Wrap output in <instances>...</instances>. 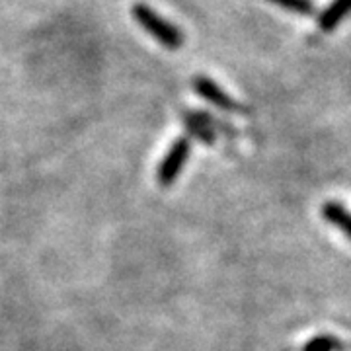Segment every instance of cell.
I'll list each match as a JSON object with an SVG mask.
<instances>
[{
  "mask_svg": "<svg viewBox=\"0 0 351 351\" xmlns=\"http://www.w3.org/2000/svg\"><path fill=\"white\" fill-rule=\"evenodd\" d=\"M131 14L137 22L152 39H156L162 47L170 51L182 49L184 45V34L182 29L174 25L172 22H168L166 18H162L156 10H152L149 4L138 2L131 8Z\"/></svg>",
  "mask_w": 351,
  "mask_h": 351,
  "instance_id": "cell-1",
  "label": "cell"
},
{
  "mask_svg": "<svg viewBox=\"0 0 351 351\" xmlns=\"http://www.w3.org/2000/svg\"><path fill=\"white\" fill-rule=\"evenodd\" d=\"M189 154H191V143L188 137H178L172 143L170 151L166 152V156L162 158V162L158 164L156 170V182L168 188L176 182V178L182 174L184 166L188 162Z\"/></svg>",
  "mask_w": 351,
  "mask_h": 351,
  "instance_id": "cell-2",
  "label": "cell"
},
{
  "mask_svg": "<svg viewBox=\"0 0 351 351\" xmlns=\"http://www.w3.org/2000/svg\"><path fill=\"white\" fill-rule=\"evenodd\" d=\"M193 90L199 94L201 98L205 101H209L211 106L223 110V112H232V113H244L246 110L240 106L239 101L232 100L228 94H226L223 88L219 86L215 80H211L209 76H193V82H191Z\"/></svg>",
  "mask_w": 351,
  "mask_h": 351,
  "instance_id": "cell-3",
  "label": "cell"
},
{
  "mask_svg": "<svg viewBox=\"0 0 351 351\" xmlns=\"http://www.w3.org/2000/svg\"><path fill=\"white\" fill-rule=\"evenodd\" d=\"M182 119H184V125H186L191 137H195L205 145H215L217 137H215L213 127H211V121H209V115L186 110L182 113Z\"/></svg>",
  "mask_w": 351,
  "mask_h": 351,
  "instance_id": "cell-4",
  "label": "cell"
},
{
  "mask_svg": "<svg viewBox=\"0 0 351 351\" xmlns=\"http://www.w3.org/2000/svg\"><path fill=\"white\" fill-rule=\"evenodd\" d=\"M351 12V0H332L326 6V10L318 16V27L322 32H334Z\"/></svg>",
  "mask_w": 351,
  "mask_h": 351,
  "instance_id": "cell-5",
  "label": "cell"
},
{
  "mask_svg": "<svg viewBox=\"0 0 351 351\" xmlns=\"http://www.w3.org/2000/svg\"><path fill=\"white\" fill-rule=\"evenodd\" d=\"M322 215L330 225L339 228L343 237L351 240V213L343 205H339L338 201H326L322 207Z\"/></svg>",
  "mask_w": 351,
  "mask_h": 351,
  "instance_id": "cell-6",
  "label": "cell"
},
{
  "mask_svg": "<svg viewBox=\"0 0 351 351\" xmlns=\"http://www.w3.org/2000/svg\"><path fill=\"white\" fill-rule=\"evenodd\" d=\"M302 351H348V341H341L334 336H316L302 348Z\"/></svg>",
  "mask_w": 351,
  "mask_h": 351,
  "instance_id": "cell-7",
  "label": "cell"
},
{
  "mask_svg": "<svg viewBox=\"0 0 351 351\" xmlns=\"http://www.w3.org/2000/svg\"><path fill=\"white\" fill-rule=\"evenodd\" d=\"M267 2L276 4L287 12L299 14V16H311L314 12L313 0H267Z\"/></svg>",
  "mask_w": 351,
  "mask_h": 351,
  "instance_id": "cell-8",
  "label": "cell"
}]
</instances>
